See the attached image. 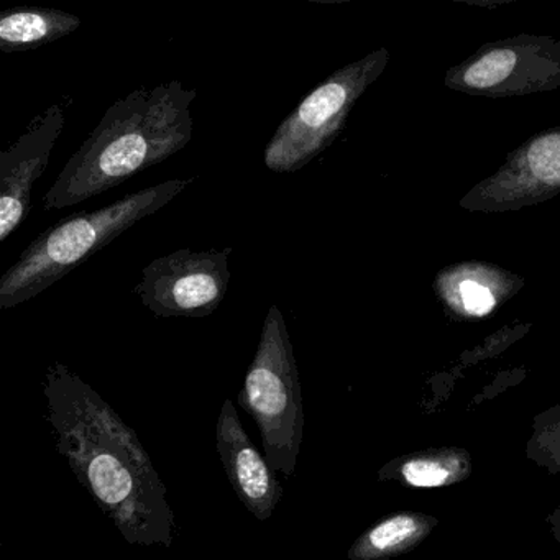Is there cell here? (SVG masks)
<instances>
[{
  "label": "cell",
  "mask_w": 560,
  "mask_h": 560,
  "mask_svg": "<svg viewBox=\"0 0 560 560\" xmlns=\"http://www.w3.org/2000/svg\"><path fill=\"white\" fill-rule=\"evenodd\" d=\"M48 422L58 454L132 546L172 547L175 513L139 435L70 366L45 373Z\"/></svg>",
  "instance_id": "cell-1"
},
{
  "label": "cell",
  "mask_w": 560,
  "mask_h": 560,
  "mask_svg": "<svg viewBox=\"0 0 560 560\" xmlns=\"http://www.w3.org/2000/svg\"><path fill=\"white\" fill-rule=\"evenodd\" d=\"M196 97L198 91L182 81H166L116 101L44 196L45 211L103 195L185 150L192 139Z\"/></svg>",
  "instance_id": "cell-2"
},
{
  "label": "cell",
  "mask_w": 560,
  "mask_h": 560,
  "mask_svg": "<svg viewBox=\"0 0 560 560\" xmlns=\"http://www.w3.org/2000/svg\"><path fill=\"white\" fill-rule=\"evenodd\" d=\"M195 183L168 179L119 201L61 219L42 232L0 278V310H12L54 287L137 222L165 208Z\"/></svg>",
  "instance_id": "cell-3"
},
{
  "label": "cell",
  "mask_w": 560,
  "mask_h": 560,
  "mask_svg": "<svg viewBox=\"0 0 560 560\" xmlns=\"http://www.w3.org/2000/svg\"><path fill=\"white\" fill-rule=\"evenodd\" d=\"M237 405L257 422L271 467L290 478L303 444L304 408L293 343L278 306L268 311Z\"/></svg>",
  "instance_id": "cell-4"
},
{
  "label": "cell",
  "mask_w": 560,
  "mask_h": 560,
  "mask_svg": "<svg viewBox=\"0 0 560 560\" xmlns=\"http://www.w3.org/2000/svg\"><path fill=\"white\" fill-rule=\"evenodd\" d=\"M388 63V48H378L330 74L280 124L265 147V166L273 173H296L326 152L342 132L357 101Z\"/></svg>",
  "instance_id": "cell-5"
},
{
  "label": "cell",
  "mask_w": 560,
  "mask_h": 560,
  "mask_svg": "<svg viewBox=\"0 0 560 560\" xmlns=\"http://www.w3.org/2000/svg\"><path fill=\"white\" fill-rule=\"evenodd\" d=\"M445 88L470 96L514 97L560 88V40L517 35L491 42L455 65Z\"/></svg>",
  "instance_id": "cell-6"
},
{
  "label": "cell",
  "mask_w": 560,
  "mask_h": 560,
  "mask_svg": "<svg viewBox=\"0 0 560 560\" xmlns=\"http://www.w3.org/2000/svg\"><path fill=\"white\" fill-rule=\"evenodd\" d=\"M225 250L173 252L150 261L136 294L156 317H208L228 293L231 271Z\"/></svg>",
  "instance_id": "cell-7"
},
{
  "label": "cell",
  "mask_w": 560,
  "mask_h": 560,
  "mask_svg": "<svg viewBox=\"0 0 560 560\" xmlns=\"http://www.w3.org/2000/svg\"><path fill=\"white\" fill-rule=\"evenodd\" d=\"M559 195L560 126L521 143L493 175L460 199V208L471 212H510Z\"/></svg>",
  "instance_id": "cell-8"
},
{
  "label": "cell",
  "mask_w": 560,
  "mask_h": 560,
  "mask_svg": "<svg viewBox=\"0 0 560 560\" xmlns=\"http://www.w3.org/2000/svg\"><path fill=\"white\" fill-rule=\"evenodd\" d=\"M67 117L58 104L38 114L24 133L0 153V242L8 241L32 208V189L44 176Z\"/></svg>",
  "instance_id": "cell-9"
},
{
  "label": "cell",
  "mask_w": 560,
  "mask_h": 560,
  "mask_svg": "<svg viewBox=\"0 0 560 560\" xmlns=\"http://www.w3.org/2000/svg\"><path fill=\"white\" fill-rule=\"evenodd\" d=\"M215 445L238 500L258 521L270 520L283 497V487L267 455L260 454L248 438L231 399L222 405Z\"/></svg>",
  "instance_id": "cell-10"
},
{
  "label": "cell",
  "mask_w": 560,
  "mask_h": 560,
  "mask_svg": "<svg viewBox=\"0 0 560 560\" xmlns=\"http://www.w3.org/2000/svg\"><path fill=\"white\" fill-rule=\"evenodd\" d=\"M523 288L511 271L485 261H462L439 271L434 291L442 306L457 319H483Z\"/></svg>",
  "instance_id": "cell-11"
},
{
  "label": "cell",
  "mask_w": 560,
  "mask_h": 560,
  "mask_svg": "<svg viewBox=\"0 0 560 560\" xmlns=\"http://www.w3.org/2000/svg\"><path fill=\"white\" fill-rule=\"evenodd\" d=\"M81 19L48 8H15L0 14V50L5 55L37 50L80 31Z\"/></svg>",
  "instance_id": "cell-12"
},
{
  "label": "cell",
  "mask_w": 560,
  "mask_h": 560,
  "mask_svg": "<svg viewBox=\"0 0 560 560\" xmlns=\"http://www.w3.org/2000/svg\"><path fill=\"white\" fill-rule=\"evenodd\" d=\"M471 474V457L457 447L429 448L389 462L380 480L399 481L412 488H441L460 483Z\"/></svg>",
  "instance_id": "cell-13"
},
{
  "label": "cell",
  "mask_w": 560,
  "mask_h": 560,
  "mask_svg": "<svg viewBox=\"0 0 560 560\" xmlns=\"http://www.w3.org/2000/svg\"><path fill=\"white\" fill-rule=\"evenodd\" d=\"M438 517L401 511L389 514L366 529L350 547V560H380L401 556L416 549L438 526Z\"/></svg>",
  "instance_id": "cell-14"
},
{
  "label": "cell",
  "mask_w": 560,
  "mask_h": 560,
  "mask_svg": "<svg viewBox=\"0 0 560 560\" xmlns=\"http://www.w3.org/2000/svg\"><path fill=\"white\" fill-rule=\"evenodd\" d=\"M533 428L527 457L552 474L560 471V406L537 416Z\"/></svg>",
  "instance_id": "cell-15"
},
{
  "label": "cell",
  "mask_w": 560,
  "mask_h": 560,
  "mask_svg": "<svg viewBox=\"0 0 560 560\" xmlns=\"http://www.w3.org/2000/svg\"><path fill=\"white\" fill-rule=\"evenodd\" d=\"M451 2H458V4L468 5H498L510 4V2H516V0H451Z\"/></svg>",
  "instance_id": "cell-16"
},
{
  "label": "cell",
  "mask_w": 560,
  "mask_h": 560,
  "mask_svg": "<svg viewBox=\"0 0 560 560\" xmlns=\"http://www.w3.org/2000/svg\"><path fill=\"white\" fill-rule=\"evenodd\" d=\"M549 521L550 527H552L553 536H556L557 542L560 544V504L557 506V510L547 517Z\"/></svg>",
  "instance_id": "cell-17"
},
{
  "label": "cell",
  "mask_w": 560,
  "mask_h": 560,
  "mask_svg": "<svg viewBox=\"0 0 560 560\" xmlns=\"http://www.w3.org/2000/svg\"><path fill=\"white\" fill-rule=\"evenodd\" d=\"M301 2H314V4H346L350 0H301Z\"/></svg>",
  "instance_id": "cell-18"
}]
</instances>
